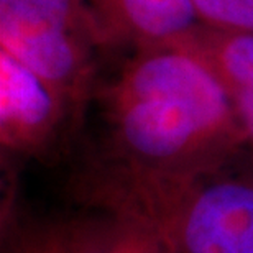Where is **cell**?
I'll use <instances>...</instances> for the list:
<instances>
[{"label": "cell", "instance_id": "7", "mask_svg": "<svg viewBox=\"0 0 253 253\" xmlns=\"http://www.w3.org/2000/svg\"><path fill=\"white\" fill-rule=\"evenodd\" d=\"M84 212L61 222L66 253H174L158 234L130 217Z\"/></svg>", "mask_w": 253, "mask_h": 253}, {"label": "cell", "instance_id": "9", "mask_svg": "<svg viewBox=\"0 0 253 253\" xmlns=\"http://www.w3.org/2000/svg\"><path fill=\"white\" fill-rule=\"evenodd\" d=\"M202 27L253 33V0H189Z\"/></svg>", "mask_w": 253, "mask_h": 253}, {"label": "cell", "instance_id": "2", "mask_svg": "<svg viewBox=\"0 0 253 253\" xmlns=\"http://www.w3.org/2000/svg\"><path fill=\"white\" fill-rule=\"evenodd\" d=\"M84 207L130 217L174 253H253V160L163 173L89 150L69 179Z\"/></svg>", "mask_w": 253, "mask_h": 253}, {"label": "cell", "instance_id": "1", "mask_svg": "<svg viewBox=\"0 0 253 253\" xmlns=\"http://www.w3.org/2000/svg\"><path fill=\"white\" fill-rule=\"evenodd\" d=\"M92 107L102 135L92 151L163 173H191L249 155L229 95L212 69L178 43L114 56Z\"/></svg>", "mask_w": 253, "mask_h": 253}, {"label": "cell", "instance_id": "6", "mask_svg": "<svg viewBox=\"0 0 253 253\" xmlns=\"http://www.w3.org/2000/svg\"><path fill=\"white\" fill-rule=\"evenodd\" d=\"M220 81L244 131L253 160V33L222 32L199 25L183 42Z\"/></svg>", "mask_w": 253, "mask_h": 253}, {"label": "cell", "instance_id": "5", "mask_svg": "<svg viewBox=\"0 0 253 253\" xmlns=\"http://www.w3.org/2000/svg\"><path fill=\"white\" fill-rule=\"evenodd\" d=\"M110 56L181 43L199 27L189 0H84Z\"/></svg>", "mask_w": 253, "mask_h": 253}, {"label": "cell", "instance_id": "8", "mask_svg": "<svg viewBox=\"0 0 253 253\" xmlns=\"http://www.w3.org/2000/svg\"><path fill=\"white\" fill-rule=\"evenodd\" d=\"M2 253H66L61 222L22 215L8 191L2 214Z\"/></svg>", "mask_w": 253, "mask_h": 253}, {"label": "cell", "instance_id": "4", "mask_svg": "<svg viewBox=\"0 0 253 253\" xmlns=\"http://www.w3.org/2000/svg\"><path fill=\"white\" fill-rule=\"evenodd\" d=\"M81 128L68 104L32 69L0 48V153L3 173L46 161Z\"/></svg>", "mask_w": 253, "mask_h": 253}, {"label": "cell", "instance_id": "3", "mask_svg": "<svg viewBox=\"0 0 253 253\" xmlns=\"http://www.w3.org/2000/svg\"><path fill=\"white\" fill-rule=\"evenodd\" d=\"M0 48L38 74L83 126L112 59L84 0H0Z\"/></svg>", "mask_w": 253, "mask_h": 253}]
</instances>
